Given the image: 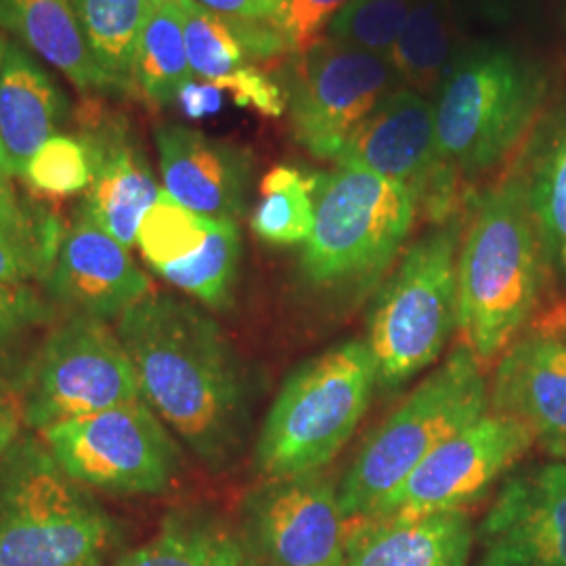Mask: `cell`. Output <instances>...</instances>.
Listing matches in <instances>:
<instances>
[{
  "label": "cell",
  "instance_id": "6da1fadb",
  "mask_svg": "<svg viewBox=\"0 0 566 566\" xmlns=\"http://www.w3.org/2000/svg\"><path fill=\"white\" fill-rule=\"evenodd\" d=\"M116 332L143 401L210 470L235 464L250 432L252 385L214 317L151 292L122 315Z\"/></svg>",
  "mask_w": 566,
  "mask_h": 566
},
{
  "label": "cell",
  "instance_id": "7a4b0ae2",
  "mask_svg": "<svg viewBox=\"0 0 566 566\" xmlns=\"http://www.w3.org/2000/svg\"><path fill=\"white\" fill-rule=\"evenodd\" d=\"M547 273L525 185L514 172L474 202L458 261V329L483 367L539 313Z\"/></svg>",
  "mask_w": 566,
  "mask_h": 566
},
{
  "label": "cell",
  "instance_id": "3957f363",
  "mask_svg": "<svg viewBox=\"0 0 566 566\" xmlns=\"http://www.w3.org/2000/svg\"><path fill=\"white\" fill-rule=\"evenodd\" d=\"M418 206L399 182L359 166L315 175V224L301 280L322 304H359L385 280L416 224Z\"/></svg>",
  "mask_w": 566,
  "mask_h": 566
},
{
  "label": "cell",
  "instance_id": "277c9868",
  "mask_svg": "<svg viewBox=\"0 0 566 566\" xmlns=\"http://www.w3.org/2000/svg\"><path fill=\"white\" fill-rule=\"evenodd\" d=\"M486 411L485 367L460 344L357 451L338 485L348 525L385 518L390 502L426 455Z\"/></svg>",
  "mask_w": 566,
  "mask_h": 566
},
{
  "label": "cell",
  "instance_id": "5b68a950",
  "mask_svg": "<svg viewBox=\"0 0 566 566\" xmlns=\"http://www.w3.org/2000/svg\"><path fill=\"white\" fill-rule=\"evenodd\" d=\"M118 526L44 441L20 437L0 462V566H107Z\"/></svg>",
  "mask_w": 566,
  "mask_h": 566
},
{
  "label": "cell",
  "instance_id": "8992f818",
  "mask_svg": "<svg viewBox=\"0 0 566 566\" xmlns=\"http://www.w3.org/2000/svg\"><path fill=\"white\" fill-rule=\"evenodd\" d=\"M378 386L367 340H346L298 365L264 418L254 462L263 479L322 472L350 441Z\"/></svg>",
  "mask_w": 566,
  "mask_h": 566
},
{
  "label": "cell",
  "instance_id": "52a82bcc",
  "mask_svg": "<svg viewBox=\"0 0 566 566\" xmlns=\"http://www.w3.org/2000/svg\"><path fill=\"white\" fill-rule=\"evenodd\" d=\"M547 81L514 49H465L437 91L434 124L441 156L460 177H476L521 143L544 107Z\"/></svg>",
  "mask_w": 566,
  "mask_h": 566
},
{
  "label": "cell",
  "instance_id": "ba28073f",
  "mask_svg": "<svg viewBox=\"0 0 566 566\" xmlns=\"http://www.w3.org/2000/svg\"><path fill=\"white\" fill-rule=\"evenodd\" d=\"M462 219L434 224L407 248L378 290L367 344L378 386L397 388L434 364L458 327V261Z\"/></svg>",
  "mask_w": 566,
  "mask_h": 566
},
{
  "label": "cell",
  "instance_id": "9c48e42d",
  "mask_svg": "<svg viewBox=\"0 0 566 566\" xmlns=\"http://www.w3.org/2000/svg\"><path fill=\"white\" fill-rule=\"evenodd\" d=\"M15 390L23 424L39 432L143 399L118 332L86 315H67L51 327Z\"/></svg>",
  "mask_w": 566,
  "mask_h": 566
},
{
  "label": "cell",
  "instance_id": "30bf717a",
  "mask_svg": "<svg viewBox=\"0 0 566 566\" xmlns=\"http://www.w3.org/2000/svg\"><path fill=\"white\" fill-rule=\"evenodd\" d=\"M41 434L76 483L109 495H158L181 470V449L143 399L53 426Z\"/></svg>",
  "mask_w": 566,
  "mask_h": 566
},
{
  "label": "cell",
  "instance_id": "8fae6325",
  "mask_svg": "<svg viewBox=\"0 0 566 566\" xmlns=\"http://www.w3.org/2000/svg\"><path fill=\"white\" fill-rule=\"evenodd\" d=\"M388 57L324 41L298 55L287 105L296 142L322 160H338L344 145L399 88Z\"/></svg>",
  "mask_w": 566,
  "mask_h": 566
},
{
  "label": "cell",
  "instance_id": "7c38bea8",
  "mask_svg": "<svg viewBox=\"0 0 566 566\" xmlns=\"http://www.w3.org/2000/svg\"><path fill=\"white\" fill-rule=\"evenodd\" d=\"M336 163L403 185L418 212L434 224L458 217L460 175L441 156L434 105L407 86H399L353 133Z\"/></svg>",
  "mask_w": 566,
  "mask_h": 566
},
{
  "label": "cell",
  "instance_id": "4fadbf2b",
  "mask_svg": "<svg viewBox=\"0 0 566 566\" xmlns=\"http://www.w3.org/2000/svg\"><path fill=\"white\" fill-rule=\"evenodd\" d=\"M243 539L256 565L344 566L348 521L322 472L264 479L243 500Z\"/></svg>",
  "mask_w": 566,
  "mask_h": 566
},
{
  "label": "cell",
  "instance_id": "5bb4252c",
  "mask_svg": "<svg viewBox=\"0 0 566 566\" xmlns=\"http://www.w3.org/2000/svg\"><path fill=\"white\" fill-rule=\"evenodd\" d=\"M533 446L535 439L526 426L489 409L426 455L390 502L385 518H422L464 510L481 500Z\"/></svg>",
  "mask_w": 566,
  "mask_h": 566
},
{
  "label": "cell",
  "instance_id": "9a60e30c",
  "mask_svg": "<svg viewBox=\"0 0 566 566\" xmlns=\"http://www.w3.org/2000/svg\"><path fill=\"white\" fill-rule=\"evenodd\" d=\"M489 409L526 426L556 460H566V315L563 304L537 313L497 359Z\"/></svg>",
  "mask_w": 566,
  "mask_h": 566
},
{
  "label": "cell",
  "instance_id": "2e32d148",
  "mask_svg": "<svg viewBox=\"0 0 566 566\" xmlns=\"http://www.w3.org/2000/svg\"><path fill=\"white\" fill-rule=\"evenodd\" d=\"M476 539L479 566H566V460L510 474Z\"/></svg>",
  "mask_w": 566,
  "mask_h": 566
},
{
  "label": "cell",
  "instance_id": "e0dca14e",
  "mask_svg": "<svg viewBox=\"0 0 566 566\" xmlns=\"http://www.w3.org/2000/svg\"><path fill=\"white\" fill-rule=\"evenodd\" d=\"M46 283L53 301L63 304L67 315L103 322H118L130 306L151 294L149 277L133 261L128 248L82 212L63 231Z\"/></svg>",
  "mask_w": 566,
  "mask_h": 566
},
{
  "label": "cell",
  "instance_id": "ac0fdd59",
  "mask_svg": "<svg viewBox=\"0 0 566 566\" xmlns=\"http://www.w3.org/2000/svg\"><path fill=\"white\" fill-rule=\"evenodd\" d=\"M164 191L206 219L235 221L245 210L252 156L179 124L156 130Z\"/></svg>",
  "mask_w": 566,
  "mask_h": 566
},
{
  "label": "cell",
  "instance_id": "d6986e66",
  "mask_svg": "<svg viewBox=\"0 0 566 566\" xmlns=\"http://www.w3.org/2000/svg\"><path fill=\"white\" fill-rule=\"evenodd\" d=\"M82 142L93 160V179L86 189L82 214L130 248L137 243L143 217L163 189L145 156L128 142V133L118 122H99V126L84 133Z\"/></svg>",
  "mask_w": 566,
  "mask_h": 566
},
{
  "label": "cell",
  "instance_id": "ffe728a7",
  "mask_svg": "<svg viewBox=\"0 0 566 566\" xmlns=\"http://www.w3.org/2000/svg\"><path fill=\"white\" fill-rule=\"evenodd\" d=\"M472 525L464 510L348 526L344 566H465Z\"/></svg>",
  "mask_w": 566,
  "mask_h": 566
},
{
  "label": "cell",
  "instance_id": "44dd1931",
  "mask_svg": "<svg viewBox=\"0 0 566 566\" xmlns=\"http://www.w3.org/2000/svg\"><path fill=\"white\" fill-rule=\"evenodd\" d=\"M65 99L57 84L23 49L7 46L0 65V139L11 177L55 135Z\"/></svg>",
  "mask_w": 566,
  "mask_h": 566
},
{
  "label": "cell",
  "instance_id": "7402d4cb",
  "mask_svg": "<svg viewBox=\"0 0 566 566\" xmlns=\"http://www.w3.org/2000/svg\"><path fill=\"white\" fill-rule=\"evenodd\" d=\"M547 271L566 283V99L533 126L521 168Z\"/></svg>",
  "mask_w": 566,
  "mask_h": 566
},
{
  "label": "cell",
  "instance_id": "603a6c76",
  "mask_svg": "<svg viewBox=\"0 0 566 566\" xmlns=\"http://www.w3.org/2000/svg\"><path fill=\"white\" fill-rule=\"evenodd\" d=\"M0 25L81 91L112 86L88 53L72 0H0Z\"/></svg>",
  "mask_w": 566,
  "mask_h": 566
},
{
  "label": "cell",
  "instance_id": "cb8c5ba5",
  "mask_svg": "<svg viewBox=\"0 0 566 566\" xmlns=\"http://www.w3.org/2000/svg\"><path fill=\"white\" fill-rule=\"evenodd\" d=\"M116 566H259L250 547L219 516L203 510H177L143 546Z\"/></svg>",
  "mask_w": 566,
  "mask_h": 566
},
{
  "label": "cell",
  "instance_id": "d4e9b609",
  "mask_svg": "<svg viewBox=\"0 0 566 566\" xmlns=\"http://www.w3.org/2000/svg\"><path fill=\"white\" fill-rule=\"evenodd\" d=\"M460 53L455 15L447 0H416L388 61L407 88L437 95Z\"/></svg>",
  "mask_w": 566,
  "mask_h": 566
},
{
  "label": "cell",
  "instance_id": "484cf974",
  "mask_svg": "<svg viewBox=\"0 0 566 566\" xmlns=\"http://www.w3.org/2000/svg\"><path fill=\"white\" fill-rule=\"evenodd\" d=\"M88 53L112 86L133 82V61L143 25L154 11L149 0H72Z\"/></svg>",
  "mask_w": 566,
  "mask_h": 566
},
{
  "label": "cell",
  "instance_id": "4316f807",
  "mask_svg": "<svg viewBox=\"0 0 566 566\" xmlns=\"http://www.w3.org/2000/svg\"><path fill=\"white\" fill-rule=\"evenodd\" d=\"M193 72L187 57L181 11L177 2L154 7L143 25L133 61V82L149 102H177V95Z\"/></svg>",
  "mask_w": 566,
  "mask_h": 566
},
{
  "label": "cell",
  "instance_id": "83f0119b",
  "mask_svg": "<svg viewBox=\"0 0 566 566\" xmlns=\"http://www.w3.org/2000/svg\"><path fill=\"white\" fill-rule=\"evenodd\" d=\"M242 261V235L235 221L212 219L202 248L181 263L170 264L158 275L198 303L210 308H227L233 301V287Z\"/></svg>",
  "mask_w": 566,
  "mask_h": 566
},
{
  "label": "cell",
  "instance_id": "f1b7e54d",
  "mask_svg": "<svg viewBox=\"0 0 566 566\" xmlns=\"http://www.w3.org/2000/svg\"><path fill=\"white\" fill-rule=\"evenodd\" d=\"M250 224L259 240L273 245L306 242L315 224V175L306 177L294 166L266 172Z\"/></svg>",
  "mask_w": 566,
  "mask_h": 566
},
{
  "label": "cell",
  "instance_id": "f546056e",
  "mask_svg": "<svg viewBox=\"0 0 566 566\" xmlns=\"http://www.w3.org/2000/svg\"><path fill=\"white\" fill-rule=\"evenodd\" d=\"M175 2L181 11L185 46L193 76L219 84L248 65V53L231 21L206 9L198 0Z\"/></svg>",
  "mask_w": 566,
  "mask_h": 566
},
{
  "label": "cell",
  "instance_id": "4dcf8cb0",
  "mask_svg": "<svg viewBox=\"0 0 566 566\" xmlns=\"http://www.w3.org/2000/svg\"><path fill=\"white\" fill-rule=\"evenodd\" d=\"M210 221L212 219L189 210L163 189L137 231L143 259L158 273L193 256L208 238Z\"/></svg>",
  "mask_w": 566,
  "mask_h": 566
},
{
  "label": "cell",
  "instance_id": "1f68e13d",
  "mask_svg": "<svg viewBox=\"0 0 566 566\" xmlns=\"http://www.w3.org/2000/svg\"><path fill=\"white\" fill-rule=\"evenodd\" d=\"M416 0H353L329 21L327 41L388 57L399 41Z\"/></svg>",
  "mask_w": 566,
  "mask_h": 566
},
{
  "label": "cell",
  "instance_id": "d6a6232c",
  "mask_svg": "<svg viewBox=\"0 0 566 566\" xmlns=\"http://www.w3.org/2000/svg\"><path fill=\"white\" fill-rule=\"evenodd\" d=\"M23 177L44 196H74L82 189H88L93 179L91 151L82 139L53 135L32 156Z\"/></svg>",
  "mask_w": 566,
  "mask_h": 566
},
{
  "label": "cell",
  "instance_id": "836d02e7",
  "mask_svg": "<svg viewBox=\"0 0 566 566\" xmlns=\"http://www.w3.org/2000/svg\"><path fill=\"white\" fill-rule=\"evenodd\" d=\"M53 319V304L28 283L0 285V378L25 340Z\"/></svg>",
  "mask_w": 566,
  "mask_h": 566
},
{
  "label": "cell",
  "instance_id": "e575fe53",
  "mask_svg": "<svg viewBox=\"0 0 566 566\" xmlns=\"http://www.w3.org/2000/svg\"><path fill=\"white\" fill-rule=\"evenodd\" d=\"M353 0H277L273 23L298 55L322 41L329 21Z\"/></svg>",
  "mask_w": 566,
  "mask_h": 566
},
{
  "label": "cell",
  "instance_id": "d590c367",
  "mask_svg": "<svg viewBox=\"0 0 566 566\" xmlns=\"http://www.w3.org/2000/svg\"><path fill=\"white\" fill-rule=\"evenodd\" d=\"M217 86L229 91L238 105L254 107L269 118H280L287 107L282 88L254 65H243Z\"/></svg>",
  "mask_w": 566,
  "mask_h": 566
},
{
  "label": "cell",
  "instance_id": "8d00e7d4",
  "mask_svg": "<svg viewBox=\"0 0 566 566\" xmlns=\"http://www.w3.org/2000/svg\"><path fill=\"white\" fill-rule=\"evenodd\" d=\"M53 261L36 248L0 233V285L28 283L34 277H49Z\"/></svg>",
  "mask_w": 566,
  "mask_h": 566
},
{
  "label": "cell",
  "instance_id": "74e56055",
  "mask_svg": "<svg viewBox=\"0 0 566 566\" xmlns=\"http://www.w3.org/2000/svg\"><path fill=\"white\" fill-rule=\"evenodd\" d=\"M185 116L189 118H206L214 116L223 107V88L212 82H187L177 95Z\"/></svg>",
  "mask_w": 566,
  "mask_h": 566
},
{
  "label": "cell",
  "instance_id": "f35d334b",
  "mask_svg": "<svg viewBox=\"0 0 566 566\" xmlns=\"http://www.w3.org/2000/svg\"><path fill=\"white\" fill-rule=\"evenodd\" d=\"M21 424H23V413H21L18 390L11 388L4 378H0V462L20 439Z\"/></svg>",
  "mask_w": 566,
  "mask_h": 566
},
{
  "label": "cell",
  "instance_id": "ab89813d",
  "mask_svg": "<svg viewBox=\"0 0 566 566\" xmlns=\"http://www.w3.org/2000/svg\"><path fill=\"white\" fill-rule=\"evenodd\" d=\"M206 9L238 20H273L277 0H198Z\"/></svg>",
  "mask_w": 566,
  "mask_h": 566
},
{
  "label": "cell",
  "instance_id": "60d3db41",
  "mask_svg": "<svg viewBox=\"0 0 566 566\" xmlns=\"http://www.w3.org/2000/svg\"><path fill=\"white\" fill-rule=\"evenodd\" d=\"M4 53H7V44H4L2 36H0V65H2V60H4Z\"/></svg>",
  "mask_w": 566,
  "mask_h": 566
},
{
  "label": "cell",
  "instance_id": "b9f144b4",
  "mask_svg": "<svg viewBox=\"0 0 566 566\" xmlns=\"http://www.w3.org/2000/svg\"><path fill=\"white\" fill-rule=\"evenodd\" d=\"M154 7H163L166 2H175V0H149Z\"/></svg>",
  "mask_w": 566,
  "mask_h": 566
},
{
  "label": "cell",
  "instance_id": "7bdbcfd3",
  "mask_svg": "<svg viewBox=\"0 0 566 566\" xmlns=\"http://www.w3.org/2000/svg\"><path fill=\"white\" fill-rule=\"evenodd\" d=\"M563 304V308H565V315H566V303H560Z\"/></svg>",
  "mask_w": 566,
  "mask_h": 566
}]
</instances>
